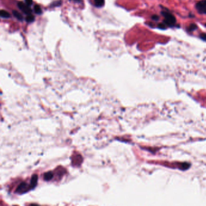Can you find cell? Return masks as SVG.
I'll return each instance as SVG.
<instances>
[{
  "label": "cell",
  "mask_w": 206,
  "mask_h": 206,
  "mask_svg": "<svg viewBox=\"0 0 206 206\" xmlns=\"http://www.w3.org/2000/svg\"><path fill=\"white\" fill-rule=\"evenodd\" d=\"M74 2H76V3H80L82 0H73Z\"/></svg>",
  "instance_id": "obj_17"
},
{
  "label": "cell",
  "mask_w": 206,
  "mask_h": 206,
  "mask_svg": "<svg viewBox=\"0 0 206 206\" xmlns=\"http://www.w3.org/2000/svg\"><path fill=\"white\" fill-rule=\"evenodd\" d=\"M94 3H95V5L96 7H101L103 6L104 0H94Z\"/></svg>",
  "instance_id": "obj_9"
},
{
  "label": "cell",
  "mask_w": 206,
  "mask_h": 206,
  "mask_svg": "<svg viewBox=\"0 0 206 206\" xmlns=\"http://www.w3.org/2000/svg\"><path fill=\"white\" fill-rule=\"evenodd\" d=\"M161 14L164 17V22L169 26H172L176 23V18L173 15L167 12H161Z\"/></svg>",
  "instance_id": "obj_1"
},
{
  "label": "cell",
  "mask_w": 206,
  "mask_h": 206,
  "mask_svg": "<svg viewBox=\"0 0 206 206\" xmlns=\"http://www.w3.org/2000/svg\"><path fill=\"white\" fill-rule=\"evenodd\" d=\"M152 19L153 20H154V21H158V20L159 19V16L154 15H153L152 16Z\"/></svg>",
  "instance_id": "obj_15"
},
{
  "label": "cell",
  "mask_w": 206,
  "mask_h": 206,
  "mask_svg": "<svg viewBox=\"0 0 206 206\" xmlns=\"http://www.w3.org/2000/svg\"><path fill=\"white\" fill-rule=\"evenodd\" d=\"M196 28H197V25H196V24H191L190 25H189V28H188V30H189V31L192 32V31H194V30H195L196 29Z\"/></svg>",
  "instance_id": "obj_12"
},
{
  "label": "cell",
  "mask_w": 206,
  "mask_h": 206,
  "mask_svg": "<svg viewBox=\"0 0 206 206\" xmlns=\"http://www.w3.org/2000/svg\"><path fill=\"white\" fill-rule=\"evenodd\" d=\"M205 26H206V24H205Z\"/></svg>",
  "instance_id": "obj_18"
},
{
  "label": "cell",
  "mask_w": 206,
  "mask_h": 206,
  "mask_svg": "<svg viewBox=\"0 0 206 206\" xmlns=\"http://www.w3.org/2000/svg\"><path fill=\"white\" fill-rule=\"evenodd\" d=\"M53 177V174L52 172H48L45 173L44 175V179H45V181H49L52 179Z\"/></svg>",
  "instance_id": "obj_6"
},
{
  "label": "cell",
  "mask_w": 206,
  "mask_h": 206,
  "mask_svg": "<svg viewBox=\"0 0 206 206\" xmlns=\"http://www.w3.org/2000/svg\"><path fill=\"white\" fill-rule=\"evenodd\" d=\"M25 20H26V21L28 22V23H32V22H33V21H34V20H35V17H34L32 15H27V16L26 17Z\"/></svg>",
  "instance_id": "obj_11"
},
{
  "label": "cell",
  "mask_w": 206,
  "mask_h": 206,
  "mask_svg": "<svg viewBox=\"0 0 206 206\" xmlns=\"http://www.w3.org/2000/svg\"><path fill=\"white\" fill-rule=\"evenodd\" d=\"M1 16L2 18H10V15L8 13V12L6 11V10H2L1 11Z\"/></svg>",
  "instance_id": "obj_8"
},
{
  "label": "cell",
  "mask_w": 206,
  "mask_h": 206,
  "mask_svg": "<svg viewBox=\"0 0 206 206\" xmlns=\"http://www.w3.org/2000/svg\"><path fill=\"white\" fill-rule=\"evenodd\" d=\"M12 13H13V15L15 16V17H16V18L18 20L22 21V20H23V16H22V15H21L20 12L16 11V10H13V11L12 12Z\"/></svg>",
  "instance_id": "obj_7"
},
{
  "label": "cell",
  "mask_w": 206,
  "mask_h": 206,
  "mask_svg": "<svg viewBox=\"0 0 206 206\" xmlns=\"http://www.w3.org/2000/svg\"><path fill=\"white\" fill-rule=\"evenodd\" d=\"M196 8L201 14H206V0H202L196 4Z\"/></svg>",
  "instance_id": "obj_3"
},
{
  "label": "cell",
  "mask_w": 206,
  "mask_h": 206,
  "mask_svg": "<svg viewBox=\"0 0 206 206\" xmlns=\"http://www.w3.org/2000/svg\"><path fill=\"white\" fill-rule=\"evenodd\" d=\"M18 6L19 8L21 9L23 12H24L25 14H27V15H31L32 10L31 8H30L28 6H26L25 4H24L23 2H19L18 3Z\"/></svg>",
  "instance_id": "obj_4"
},
{
  "label": "cell",
  "mask_w": 206,
  "mask_h": 206,
  "mask_svg": "<svg viewBox=\"0 0 206 206\" xmlns=\"http://www.w3.org/2000/svg\"><path fill=\"white\" fill-rule=\"evenodd\" d=\"M158 27L161 30H164L166 28L165 25H164V24H162V23H160V24H158Z\"/></svg>",
  "instance_id": "obj_13"
},
{
  "label": "cell",
  "mask_w": 206,
  "mask_h": 206,
  "mask_svg": "<svg viewBox=\"0 0 206 206\" xmlns=\"http://www.w3.org/2000/svg\"><path fill=\"white\" fill-rule=\"evenodd\" d=\"M25 3L27 4V6H30L33 4L32 0H25Z\"/></svg>",
  "instance_id": "obj_14"
},
{
  "label": "cell",
  "mask_w": 206,
  "mask_h": 206,
  "mask_svg": "<svg viewBox=\"0 0 206 206\" xmlns=\"http://www.w3.org/2000/svg\"><path fill=\"white\" fill-rule=\"evenodd\" d=\"M31 189H32V188L30 185V184H28L27 182H22L16 188L15 192L17 194H23Z\"/></svg>",
  "instance_id": "obj_2"
},
{
  "label": "cell",
  "mask_w": 206,
  "mask_h": 206,
  "mask_svg": "<svg viewBox=\"0 0 206 206\" xmlns=\"http://www.w3.org/2000/svg\"><path fill=\"white\" fill-rule=\"evenodd\" d=\"M34 10H35V12L36 13V14L40 15L42 13V10H41V7H40L39 5H36V6H35Z\"/></svg>",
  "instance_id": "obj_10"
},
{
  "label": "cell",
  "mask_w": 206,
  "mask_h": 206,
  "mask_svg": "<svg viewBox=\"0 0 206 206\" xmlns=\"http://www.w3.org/2000/svg\"><path fill=\"white\" fill-rule=\"evenodd\" d=\"M200 38L202 39H203L204 41H206V34H203V35H201Z\"/></svg>",
  "instance_id": "obj_16"
},
{
  "label": "cell",
  "mask_w": 206,
  "mask_h": 206,
  "mask_svg": "<svg viewBox=\"0 0 206 206\" xmlns=\"http://www.w3.org/2000/svg\"><path fill=\"white\" fill-rule=\"evenodd\" d=\"M37 182H38V175L35 174L33 175L32 177L31 180H30V185H31L32 188L33 189L37 184Z\"/></svg>",
  "instance_id": "obj_5"
}]
</instances>
